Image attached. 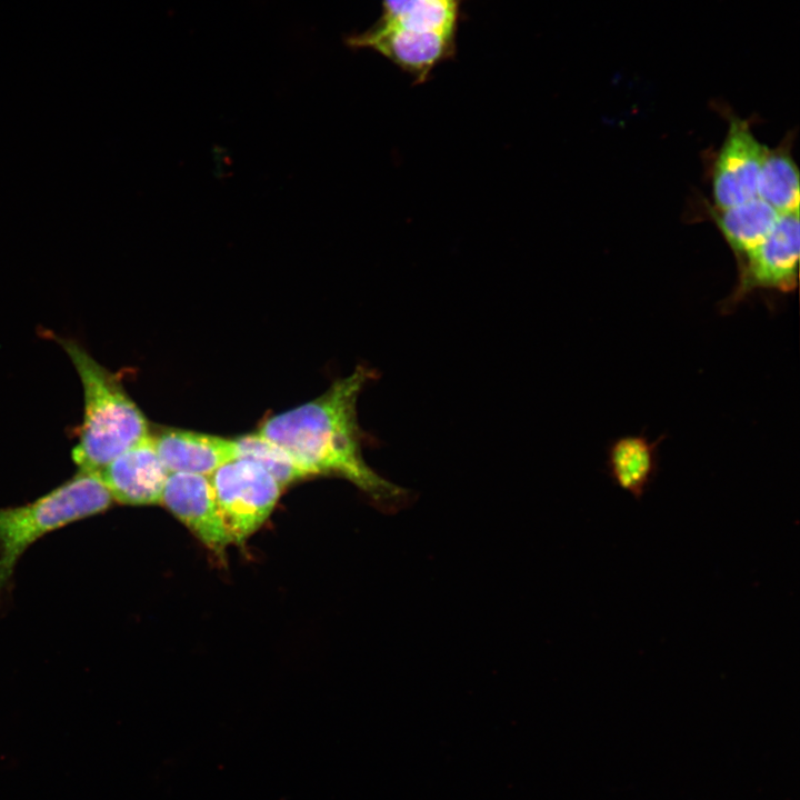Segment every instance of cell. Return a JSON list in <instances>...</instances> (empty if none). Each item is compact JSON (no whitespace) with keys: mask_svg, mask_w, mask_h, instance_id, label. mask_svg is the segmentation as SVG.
<instances>
[{"mask_svg":"<svg viewBox=\"0 0 800 800\" xmlns=\"http://www.w3.org/2000/svg\"><path fill=\"white\" fill-rule=\"evenodd\" d=\"M72 361L83 389L79 440L71 451L79 471L99 472L149 434L148 422L118 374L100 364L78 341L56 337Z\"/></svg>","mask_w":800,"mask_h":800,"instance_id":"2","label":"cell"},{"mask_svg":"<svg viewBox=\"0 0 800 800\" xmlns=\"http://www.w3.org/2000/svg\"><path fill=\"white\" fill-rule=\"evenodd\" d=\"M662 434L649 441L644 434L623 436L608 449L607 469L617 487L640 499L656 478L659 466V447Z\"/></svg>","mask_w":800,"mask_h":800,"instance_id":"11","label":"cell"},{"mask_svg":"<svg viewBox=\"0 0 800 800\" xmlns=\"http://www.w3.org/2000/svg\"><path fill=\"white\" fill-rule=\"evenodd\" d=\"M460 0H382L383 21L417 31L456 32Z\"/></svg>","mask_w":800,"mask_h":800,"instance_id":"14","label":"cell"},{"mask_svg":"<svg viewBox=\"0 0 800 800\" xmlns=\"http://www.w3.org/2000/svg\"><path fill=\"white\" fill-rule=\"evenodd\" d=\"M799 251V212L782 213L770 234L738 259V282L720 303V312L731 313L757 290L792 292L798 286Z\"/></svg>","mask_w":800,"mask_h":800,"instance_id":"5","label":"cell"},{"mask_svg":"<svg viewBox=\"0 0 800 800\" xmlns=\"http://www.w3.org/2000/svg\"><path fill=\"white\" fill-rule=\"evenodd\" d=\"M209 480L231 543L241 544L269 518L282 487L258 462L236 458L216 469Z\"/></svg>","mask_w":800,"mask_h":800,"instance_id":"4","label":"cell"},{"mask_svg":"<svg viewBox=\"0 0 800 800\" xmlns=\"http://www.w3.org/2000/svg\"><path fill=\"white\" fill-rule=\"evenodd\" d=\"M376 376L374 370L358 366L320 397L267 419L258 432L288 451L313 476L341 477L382 504L399 501L404 490L377 473L362 453L357 403L364 386Z\"/></svg>","mask_w":800,"mask_h":800,"instance_id":"1","label":"cell"},{"mask_svg":"<svg viewBox=\"0 0 800 800\" xmlns=\"http://www.w3.org/2000/svg\"><path fill=\"white\" fill-rule=\"evenodd\" d=\"M112 498L97 472L78 471L22 506L0 508V597L22 554L46 534L108 510Z\"/></svg>","mask_w":800,"mask_h":800,"instance_id":"3","label":"cell"},{"mask_svg":"<svg viewBox=\"0 0 800 800\" xmlns=\"http://www.w3.org/2000/svg\"><path fill=\"white\" fill-rule=\"evenodd\" d=\"M169 473L188 472L210 476L237 458L234 440L189 430L166 429L152 437Z\"/></svg>","mask_w":800,"mask_h":800,"instance_id":"10","label":"cell"},{"mask_svg":"<svg viewBox=\"0 0 800 800\" xmlns=\"http://www.w3.org/2000/svg\"><path fill=\"white\" fill-rule=\"evenodd\" d=\"M710 214L738 259L770 234L780 216L758 197L732 207L711 209Z\"/></svg>","mask_w":800,"mask_h":800,"instance_id":"12","label":"cell"},{"mask_svg":"<svg viewBox=\"0 0 800 800\" xmlns=\"http://www.w3.org/2000/svg\"><path fill=\"white\" fill-rule=\"evenodd\" d=\"M161 503L208 549L218 556L224 554L231 539L208 476L169 473Z\"/></svg>","mask_w":800,"mask_h":800,"instance_id":"8","label":"cell"},{"mask_svg":"<svg viewBox=\"0 0 800 800\" xmlns=\"http://www.w3.org/2000/svg\"><path fill=\"white\" fill-rule=\"evenodd\" d=\"M112 500L127 506L161 503L169 471L148 434L97 472Z\"/></svg>","mask_w":800,"mask_h":800,"instance_id":"9","label":"cell"},{"mask_svg":"<svg viewBox=\"0 0 800 800\" xmlns=\"http://www.w3.org/2000/svg\"><path fill=\"white\" fill-rule=\"evenodd\" d=\"M347 44L380 53L410 74L414 84L428 81L433 69L454 54L452 33L417 31L381 19L367 31L349 37Z\"/></svg>","mask_w":800,"mask_h":800,"instance_id":"6","label":"cell"},{"mask_svg":"<svg viewBox=\"0 0 800 800\" xmlns=\"http://www.w3.org/2000/svg\"><path fill=\"white\" fill-rule=\"evenodd\" d=\"M234 443L237 458H246L258 462L273 476L282 488L313 476L288 451L258 431L234 439Z\"/></svg>","mask_w":800,"mask_h":800,"instance_id":"15","label":"cell"},{"mask_svg":"<svg viewBox=\"0 0 800 800\" xmlns=\"http://www.w3.org/2000/svg\"><path fill=\"white\" fill-rule=\"evenodd\" d=\"M757 197L780 214L799 212V171L791 156L790 141L767 149L758 177Z\"/></svg>","mask_w":800,"mask_h":800,"instance_id":"13","label":"cell"},{"mask_svg":"<svg viewBox=\"0 0 800 800\" xmlns=\"http://www.w3.org/2000/svg\"><path fill=\"white\" fill-rule=\"evenodd\" d=\"M727 136L712 168L716 208H728L757 197L758 177L767 147L758 141L747 120L728 117Z\"/></svg>","mask_w":800,"mask_h":800,"instance_id":"7","label":"cell"}]
</instances>
